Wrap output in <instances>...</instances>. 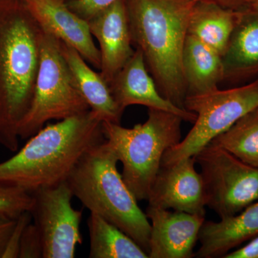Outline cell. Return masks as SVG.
I'll use <instances>...</instances> for the list:
<instances>
[{
    "label": "cell",
    "mask_w": 258,
    "mask_h": 258,
    "mask_svg": "<svg viewBox=\"0 0 258 258\" xmlns=\"http://www.w3.org/2000/svg\"><path fill=\"white\" fill-rule=\"evenodd\" d=\"M42 32L23 0H0V144L13 152L33 99Z\"/></svg>",
    "instance_id": "cell-1"
},
{
    "label": "cell",
    "mask_w": 258,
    "mask_h": 258,
    "mask_svg": "<svg viewBox=\"0 0 258 258\" xmlns=\"http://www.w3.org/2000/svg\"><path fill=\"white\" fill-rule=\"evenodd\" d=\"M102 123L90 110L45 125L13 157L0 163V183L32 193L66 181L83 156L106 140Z\"/></svg>",
    "instance_id": "cell-2"
},
{
    "label": "cell",
    "mask_w": 258,
    "mask_h": 258,
    "mask_svg": "<svg viewBox=\"0 0 258 258\" xmlns=\"http://www.w3.org/2000/svg\"><path fill=\"white\" fill-rule=\"evenodd\" d=\"M198 1L125 0L132 44L142 50L161 96L183 109L187 88L182 54Z\"/></svg>",
    "instance_id": "cell-3"
},
{
    "label": "cell",
    "mask_w": 258,
    "mask_h": 258,
    "mask_svg": "<svg viewBox=\"0 0 258 258\" xmlns=\"http://www.w3.org/2000/svg\"><path fill=\"white\" fill-rule=\"evenodd\" d=\"M118 162L105 140L83 156L66 182L91 213L116 226L149 255L151 224L118 171Z\"/></svg>",
    "instance_id": "cell-4"
},
{
    "label": "cell",
    "mask_w": 258,
    "mask_h": 258,
    "mask_svg": "<svg viewBox=\"0 0 258 258\" xmlns=\"http://www.w3.org/2000/svg\"><path fill=\"white\" fill-rule=\"evenodd\" d=\"M183 120L174 113L149 108L147 120L133 128L102 123L106 143L123 165L122 177L138 201L148 200L164 153L181 141Z\"/></svg>",
    "instance_id": "cell-5"
},
{
    "label": "cell",
    "mask_w": 258,
    "mask_h": 258,
    "mask_svg": "<svg viewBox=\"0 0 258 258\" xmlns=\"http://www.w3.org/2000/svg\"><path fill=\"white\" fill-rule=\"evenodd\" d=\"M90 110L64 60L60 40L42 30L33 99L19 126V137L28 139L50 120L66 119Z\"/></svg>",
    "instance_id": "cell-6"
},
{
    "label": "cell",
    "mask_w": 258,
    "mask_h": 258,
    "mask_svg": "<svg viewBox=\"0 0 258 258\" xmlns=\"http://www.w3.org/2000/svg\"><path fill=\"white\" fill-rule=\"evenodd\" d=\"M257 107L258 78L240 87L217 88L203 94L188 96L184 108L196 113V120L184 140L164 153L161 166L194 157L215 137Z\"/></svg>",
    "instance_id": "cell-7"
},
{
    "label": "cell",
    "mask_w": 258,
    "mask_h": 258,
    "mask_svg": "<svg viewBox=\"0 0 258 258\" xmlns=\"http://www.w3.org/2000/svg\"><path fill=\"white\" fill-rule=\"evenodd\" d=\"M194 158L201 169L207 206L220 219L234 216L258 200V169L209 144Z\"/></svg>",
    "instance_id": "cell-8"
},
{
    "label": "cell",
    "mask_w": 258,
    "mask_h": 258,
    "mask_svg": "<svg viewBox=\"0 0 258 258\" xmlns=\"http://www.w3.org/2000/svg\"><path fill=\"white\" fill-rule=\"evenodd\" d=\"M30 213L41 238L43 258H74L81 232L83 210L73 208L72 191L66 181L31 193Z\"/></svg>",
    "instance_id": "cell-9"
},
{
    "label": "cell",
    "mask_w": 258,
    "mask_h": 258,
    "mask_svg": "<svg viewBox=\"0 0 258 258\" xmlns=\"http://www.w3.org/2000/svg\"><path fill=\"white\" fill-rule=\"evenodd\" d=\"M194 157L161 165L153 183L149 206L205 216L206 193Z\"/></svg>",
    "instance_id": "cell-10"
},
{
    "label": "cell",
    "mask_w": 258,
    "mask_h": 258,
    "mask_svg": "<svg viewBox=\"0 0 258 258\" xmlns=\"http://www.w3.org/2000/svg\"><path fill=\"white\" fill-rule=\"evenodd\" d=\"M146 215L151 222L149 258L195 257L205 216L149 205Z\"/></svg>",
    "instance_id": "cell-11"
},
{
    "label": "cell",
    "mask_w": 258,
    "mask_h": 258,
    "mask_svg": "<svg viewBox=\"0 0 258 258\" xmlns=\"http://www.w3.org/2000/svg\"><path fill=\"white\" fill-rule=\"evenodd\" d=\"M112 96L122 112L127 107L140 105L179 115L195 123L196 113L175 106L161 96L155 81L149 74L142 50L135 52L109 83Z\"/></svg>",
    "instance_id": "cell-12"
},
{
    "label": "cell",
    "mask_w": 258,
    "mask_h": 258,
    "mask_svg": "<svg viewBox=\"0 0 258 258\" xmlns=\"http://www.w3.org/2000/svg\"><path fill=\"white\" fill-rule=\"evenodd\" d=\"M88 22L99 43L100 74L109 85L135 52L125 0H116Z\"/></svg>",
    "instance_id": "cell-13"
},
{
    "label": "cell",
    "mask_w": 258,
    "mask_h": 258,
    "mask_svg": "<svg viewBox=\"0 0 258 258\" xmlns=\"http://www.w3.org/2000/svg\"><path fill=\"white\" fill-rule=\"evenodd\" d=\"M42 30L79 52L84 60L101 69V54L93 40L88 22L74 13L66 0H23Z\"/></svg>",
    "instance_id": "cell-14"
},
{
    "label": "cell",
    "mask_w": 258,
    "mask_h": 258,
    "mask_svg": "<svg viewBox=\"0 0 258 258\" xmlns=\"http://www.w3.org/2000/svg\"><path fill=\"white\" fill-rule=\"evenodd\" d=\"M222 60L223 81L238 82L258 78V7L249 5L238 10Z\"/></svg>",
    "instance_id": "cell-15"
},
{
    "label": "cell",
    "mask_w": 258,
    "mask_h": 258,
    "mask_svg": "<svg viewBox=\"0 0 258 258\" xmlns=\"http://www.w3.org/2000/svg\"><path fill=\"white\" fill-rule=\"evenodd\" d=\"M258 236V200L234 216L215 222L205 221L200 230L201 245L195 256L223 257L235 247Z\"/></svg>",
    "instance_id": "cell-16"
},
{
    "label": "cell",
    "mask_w": 258,
    "mask_h": 258,
    "mask_svg": "<svg viewBox=\"0 0 258 258\" xmlns=\"http://www.w3.org/2000/svg\"><path fill=\"white\" fill-rule=\"evenodd\" d=\"M60 48L78 90L91 110L103 121L120 123L123 112L113 99L109 85L100 73L93 71L74 47L60 41Z\"/></svg>",
    "instance_id": "cell-17"
},
{
    "label": "cell",
    "mask_w": 258,
    "mask_h": 258,
    "mask_svg": "<svg viewBox=\"0 0 258 258\" xmlns=\"http://www.w3.org/2000/svg\"><path fill=\"white\" fill-rule=\"evenodd\" d=\"M182 70L187 96L210 92L223 81L222 56L189 35L183 50Z\"/></svg>",
    "instance_id": "cell-18"
},
{
    "label": "cell",
    "mask_w": 258,
    "mask_h": 258,
    "mask_svg": "<svg viewBox=\"0 0 258 258\" xmlns=\"http://www.w3.org/2000/svg\"><path fill=\"white\" fill-rule=\"evenodd\" d=\"M238 17V10L198 0L189 19L188 35L198 39L220 55L225 53Z\"/></svg>",
    "instance_id": "cell-19"
},
{
    "label": "cell",
    "mask_w": 258,
    "mask_h": 258,
    "mask_svg": "<svg viewBox=\"0 0 258 258\" xmlns=\"http://www.w3.org/2000/svg\"><path fill=\"white\" fill-rule=\"evenodd\" d=\"M90 258H148L137 242L103 217L91 213L88 219Z\"/></svg>",
    "instance_id": "cell-20"
},
{
    "label": "cell",
    "mask_w": 258,
    "mask_h": 258,
    "mask_svg": "<svg viewBox=\"0 0 258 258\" xmlns=\"http://www.w3.org/2000/svg\"><path fill=\"white\" fill-rule=\"evenodd\" d=\"M258 169V107L210 143Z\"/></svg>",
    "instance_id": "cell-21"
},
{
    "label": "cell",
    "mask_w": 258,
    "mask_h": 258,
    "mask_svg": "<svg viewBox=\"0 0 258 258\" xmlns=\"http://www.w3.org/2000/svg\"><path fill=\"white\" fill-rule=\"evenodd\" d=\"M34 198L26 190L0 183V216L16 220L22 214L31 211Z\"/></svg>",
    "instance_id": "cell-22"
},
{
    "label": "cell",
    "mask_w": 258,
    "mask_h": 258,
    "mask_svg": "<svg viewBox=\"0 0 258 258\" xmlns=\"http://www.w3.org/2000/svg\"><path fill=\"white\" fill-rule=\"evenodd\" d=\"M19 258H43L41 238L36 226L32 222L24 230Z\"/></svg>",
    "instance_id": "cell-23"
},
{
    "label": "cell",
    "mask_w": 258,
    "mask_h": 258,
    "mask_svg": "<svg viewBox=\"0 0 258 258\" xmlns=\"http://www.w3.org/2000/svg\"><path fill=\"white\" fill-rule=\"evenodd\" d=\"M116 0H69L68 7L86 21L104 10Z\"/></svg>",
    "instance_id": "cell-24"
},
{
    "label": "cell",
    "mask_w": 258,
    "mask_h": 258,
    "mask_svg": "<svg viewBox=\"0 0 258 258\" xmlns=\"http://www.w3.org/2000/svg\"><path fill=\"white\" fill-rule=\"evenodd\" d=\"M32 220L30 212H25L17 218L16 223L10 236L3 258H19L20 242L25 227L31 222Z\"/></svg>",
    "instance_id": "cell-25"
},
{
    "label": "cell",
    "mask_w": 258,
    "mask_h": 258,
    "mask_svg": "<svg viewBox=\"0 0 258 258\" xmlns=\"http://www.w3.org/2000/svg\"><path fill=\"white\" fill-rule=\"evenodd\" d=\"M224 258H258V236L236 250L230 251Z\"/></svg>",
    "instance_id": "cell-26"
},
{
    "label": "cell",
    "mask_w": 258,
    "mask_h": 258,
    "mask_svg": "<svg viewBox=\"0 0 258 258\" xmlns=\"http://www.w3.org/2000/svg\"><path fill=\"white\" fill-rule=\"evenodd\" d=\"M16 220L0 216V258H3L5 247L16 223Z\"/></svg>",
    "instance_id": "cell-27"
},
{
    "label": "cell",
    "mask_w": 258,
    "mask_h": 258,
    "mask_svg": "<svg viewBox=\"0 0 258 258\" xmlns=\"http://www.w3.org/2000/svg\"><path fill=\"white\" fill-rule=\"evenodd\" d=\"M229 9L239 10L248 5L249 0H208Z\"/></svg>",
    "instance_id": "cell-28"
},
{
    "label": "cell",
    "mask_w": 258,
    "mask_h": 258,
    "mask_svg": "<svg viewBox=\"0 0 258 258\" xmlns=\"http://www.w3.org/2000/svg\"><path fill=\"white\" fill-rule=\"evenodd\" d=\"M258 7V0H249L248 5L247 6Z\"/></svg>",
    "instance_id": "cell-29"
},
{
    "label": "cell",
    "mask_w": 258,
    "mask_h": 258,
    "mask_svg": "<svg viewBox=\"0 0 258 258\" xmlns=\"http://www.w3.org/2000/svg\"><path fill=\"white\" fill-rule=\"evenodd\" d=\"M66 2L69 1V0H66Z\"/></svg>",
    "instance_id": "cell-30"
}]
</instances>
